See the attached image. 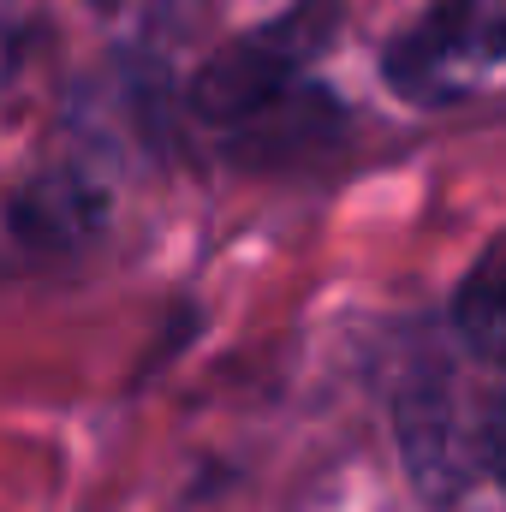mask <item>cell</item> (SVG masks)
Segmentation results:
<instances>
[{
  "label": "cell",
  "mask_w": 506,
  "mask_h": 512,
  "mask_svg": "<svg viewBox=\"0 0 506 512\" xmlns=\"http://www.w3.org/2000/svg\"><path fill=\"white\" fill-rule=\"evenodd\" d=\"M322 36H328V12L298 6L274 18L268 30H251L233 48H221L197 72V90H191L197 120L251 167L322 155L346 131L340 102L304 78Z\"/></svg>",
  "instance_id": "6da1fadb"
},
{
  "label": "cell",
  "mask_w": 506,
  "mask_h": 512,
  "mask_svg": "<svg viewBox=\"0 0 506 512\" xmlns=\"http://www.w3.org/2000/svg\"><path fill=\"white\" fill-rule=\"evenodd\" d=\"M387 84L423 108L465 96L495 66H506V0H429L423 18L393 36Z\"/></svg>",
  "instance_id": "7a4b0ae2"
},
{
  "label": "cell",
  "mask_w": 506,
  "mask_h": 512,
  "mask_svg": "<svg viewBox=\"0 0 506 512\" xmlns=\"http://www.w3.org/2000/svg\"><path fill=\"white\" fill-rule=\"evenodd\" d=\"M399 441L417 489L429 501H459V489L489 465L483 453V417L465 411V387L453 370H429L399 393Z\"/></svg>",
  "instance_id": "3957f363"
},
{
  "label": "cell",
  "mask_w": 506,
  "mask_h": 512,
  "mask_svg": "<svg viewBox=\"0 0 506 512\" xmlns=\"http://www.w3.org/2000/svg\"><path fill=\"white\" fill-rule=\"evenodd\" d=\"M453 322H459V334H465L483 358H501L506 364V233L489 239L483 256L471 262V274L459 280V292H453Z\"/></svg>",
  "instance_id": "277c9868"
},
{
  "label": "cell",
  "mask_w": 506,
  "mask_h": 512,
  "mask_svg": "<svg viewBox=\"0 0 506 512\" xmlns=\"http://www.w3.org/2000/svg\"><path fill=\"white\" fill-rule=\"evenodd\" d=\"M84 221H96V197H84L78 179L36 185L30 197H18V215H12V227L36 245H66V239H78Z\"/></svg>",
  "instance_id": "5b68a950"
},
{
  "label": "cell",
  "mask_w": 506,
  "mask_h": 512,
  "mask_svg": "<svg viewBox=\"0 0 506 512\" xmlns=\"http://www.w3.org/2000/svg\"><path fill=\"white\" fill-rule=\"evenodd\" d=\"M483 453H489V471L506 483V387L495 393V405L483 411Z\"/></svg>",
  "instance_id": "8992f818"
},
{
  "label": "cell",
  "mask_w": 506,
  "mask_h": 512,
  "mask_svg": "<svg viewBox=\"0 0 506 512\" xmlns=\"http://www.w3.org/2000/svg\"><path fill=\"white\" fill-rule=\"evenodd\" d=\"M96 6H114V0H96Z\"/></svg>",
  "instance_id": "52a82bcc"
}]
</instances>
